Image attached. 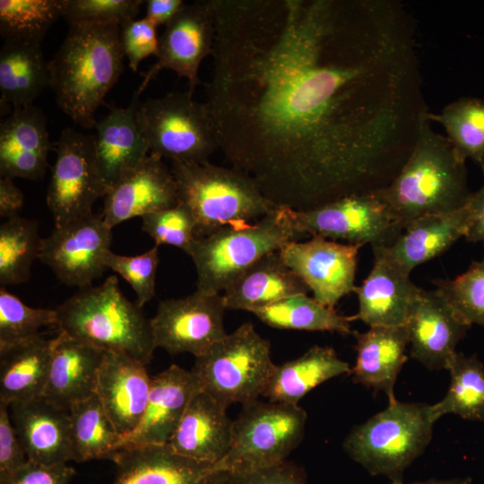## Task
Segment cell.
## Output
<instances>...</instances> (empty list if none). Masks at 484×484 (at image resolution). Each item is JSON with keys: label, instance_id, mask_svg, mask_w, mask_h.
Wrapping results in <instances>:
<instances>
[{"label": "cell", "instance_id": "cell-49", "mask_svg": "<svg viewBox=\"0 0 484 484\" xmlns=\"http://www.w3.org/2000/svg\"><path fill=\"white\" fill-rule=\"evenodd\" d=\"M468 213L467 241L484 242V185L471 193L466 203Z\"/></svg>", "mask_w": 484, "mask_h": 484}, {"label": "cell", "instance_id": "cell-19", "mask_svg": "<svg viewBox=\"0 0 484 484\" xmlns=\"http://www.w3.org/2000/svg\"><path fill=\"white\" fill-rule=\"evenodd\" d=\"M201 391L191 370L171 365L151 377L148 402L137 427L124 436V447L166 445L193 397Z\"/></svg>", "mask_w": 484, "mask_h": 484}, {"label": "cell", "instance_id": "cell-6", "mask_svg": "<svg viewBox=\"0 0 484 484\" xmlns=\"http://www.w3.org/2000/svg\"><path fill=\"white\" fill-rule=\"evenodd\" d=\"M435 422L430 405L395 400L355 426L342 447L370 474L401 480L405 469L429 445Z\"/></svg>", "mask_w": 484, "mask_h": 484}, {"label": "cell", "instance_id": "cell-47", "mask_svg": "<svg viewBox=\"0 0 484 484\" xmlns=\"http://www.w3.org/2000/svg\"><path fill=\"white\" fill-rule=\"evenodd\" d=\"M28 461L11 422L8 404L0 402V483Z\"/></svg>", "mask_w": 484, "mask_h": 484}, {"label": "cell", "instance_id": "cell-48", "mask_svg": "<svg viewBox=\"0 0 484 484\" xmlns=\"http://www.w3.org/2000/svg\"><path fill=\"white\" fill-rule=\"evenodd\" d=\"M75 471L67 463L46 465L28 461L0 484H69Z\"/></svg>", "mask_w": 484, "mask_h": 484}, {"label": "cell", "instance_id": "cell-9", "mask_svg": "<svg viewBox=\"0 0 484 484\" xmlns=\"http://www.w3.org/2000/svg\"><path fill=\"white\" fill-rule=\"evenodd\" d=\"M232 423L230 447L216 467L223 471H246L285 461L300 444L307 422L298 404L253 401Z\"/></svg>", "mask_w": 484, "mask_h": 484}, {"label": "cell", "instance_id": "cell-38", "mask_svg": "<svg viewBox=\"0 0 484 484\" xmlns=\"http://www.w3.org/2000/svg\"><path fill=\"white\" fill-rule=\"evenodd\" d=\"M428 117L442 125L462 160H473L484 168V100L461 98L439 114L428 112Z\"/></svg>", "mask_w": 484, "mask_h": 484}, {"label": "cell", "instance_id": "cell-25", "mask_svg": "<svg viewBox=\"0 0 484 484\" xmlns=\"http://www.w3.org/2000/svg\"><path fill=\"white\" fill-rule=\"evenodd\" d=\"M139 95L136 91L126 108H110L95 125V162L108 192L150 154L148 143L136 120Z\"/></svg>", "mask_w": 484, "mask_h": 484}, {"label": "cell", "instance_id": "cell-12", "mask_svg": "<svg viewBox=\"0 0 484 484\" xmlns=\"http://www.w3.org/2000/svg\"><path fill=\"white\" fill-rule=\"evenodd\" d=\"M94 140L93 134L66 128L54 144L56 160L46 201L55 227L91 214L95 201L108 193L97 170Z\"/></svg>", "mask_w": 484, "mask_h": 484}, {"label": "cell", "instance_id": "cell-16", "mask_svg": "<svg viewBox=\"0 0 484 484\" xmlns=\"http://www.w3.org/2000/svg\"><path fill=\"white\" fill-rule=\"evenodd\" d=\"M362 246L342 244L319 236L288 243L280 250L285 264L313 292L322 305L334 308L339 300L355 291L358 255Z\"/></svg>", "mask_w": 484, "mask_h": 484}, {"label": "cell", "instance_id": "cell-52", "mask_svg": "<svg viewBox=\"0 0 484 484\" xmlns=\"http://www.w3.org/2000/svg\"><path fill=\"white\" fill-rule=\"evenodd\" d=\"M470 478H455L449 480H428L426 481L415 482L412 484H471ZM392 484H403L402 480H394Z\"/></svg>", "mask_w": 484, "mask_h": 484}, {"label": "cell", "instance_id": "cell-21", "mask_svg": "<svg viewBox=\"0 0 484 484\" xmlns=\"http://www.w3.org/2000/svg\"><path fill=\"white\" fill-rule=\"evenodd\" d=\"M8 411L29 461L46 465L73 461L69 411L41 397L13 402Z\"/></svg>", "mask_w": 484, "mask_h": 484}, {"label": "cell", "instance_id": "cell-13", "mask_svg": "<svg viewBox=\"0 0 484 484\" xmlns=\"http://www.w3.org/2000/svg\"><path fill=\"white\" fill-rule=\"evenodd\" d=\"M226 307L221 293L195 290L180 298L160 301L151 325L157 348L171 355L204 354L228 333L223 317Z\"/></svg>", "mask_w": 484, "mask_h": 484}, {"label": "cell", "instance_id": "cell-35", "mask_svg": "<svg viewBox=\"0 0 484 484\" xmlns=\"http://www.w3.org/2000/svg\"><path fill=\"white\" fill-rule=\"evenodd\" d=\"M267 325L285 330L327 331L341 334L352 333V316H344L334 308L325 307L299 293L280 299L272 304L252 310Z\"/></svg>", "mask_w": 484, "mask_h": 484}, {"label": "cell", "instance_id": "cell-45", "mask_svg": "<svg viewBox=\"0 0 484 484\" xmlns=\"http://www.w3.org/2000/svg\"><path fill=\"white\" fill-rule=\"evenodd\" d=\"M120 39L130 68L136 72L139 64L150 56H158L156 26L147 18L131 20L120 26Z\"/></svg>", "mask_w": 484, "mask_h": 484}, {"label": "cell", "instance_id": "cell-26", "mask_svg": "<svg viewBox=\"0 0 484 484\" xmlns=\"http://www.w3.org/2000/svg\"><path fill=\"white\" fill-rule=\"evenodd\" d=\"M227 406L203 391L193 397L167 444L175 453L218 464L228 454L233 421Z\"/></svg>", "mask_w": 484, "mask_h": 484}, {"label": "cell", "instance_id": "cell-29", "mask_svg": "<svg viewBox=\"0 0 484 484\" xmlns=\"http://www.w3.org/2000/svg\"><path fill=\"white\" fill-rule=\"evenodd\" d=\"M352 333L357 351L356 362L350 370L352 380L376 392H384L388 402L397 400L394 385L407 359L406 326H374L365 333Z\"/></svg>", "mask_w": 484, "mask_h": 484}, {"label": "cell", "instance_id": "cell-18", "mask_svg": "<svg viewBox=\"0 0 484 484\" xmlns=\"http://www.w3.org/2000/svg\"><path fill=\"white\" fill-rule=\"evenodd\" d=\"M177 203V188L171 169L162 158L150 153L108 190L101 214L106 224L113 229L132 218H142Z\"/></svg>", "mask_w": 484, "mask_h": 484}, {"label": "cell", "instance_id": "cell-24", "mask_svg": "<svg viewBox=\"0 0 484 484\" xmlns=\"http://www.w3.org/2000/svg\"><path fill=\"white\" fill-rule=\"evenodd\" d=\"M107 351L58 332L54 337L49 374L42 398L69 411L95 394L98 375Z\"/></svg>", "mask_w": 484, "mask_h": 484}, {"label": "cell", "instance_id": "cell-14", "mask_svg": "<svg viewBox=\"0 0 484 484\" xmlns=\"http://www.w3.org/2000/svg\"><path fill=\"white\" fill-rule=\"evenodd\" d=\"M112 240V229L102 214L91 213L55 227L42 238L38 259L67 286L84 289L99 278L107 267L104 257Z\"/></svg>", "mask_w": 484, "mask_h": 484}, {"label": "cell", "instance_id": "cell-30", "mask_svg": "<svg viewBox=\"0 0 484 484\" xmlns=\"http://www.w3.org/2000/svg\"><path fill=\"white\" fill-rule=\"evenodd\" d=\"M309 291L283 262L280 251L270 253L241 273L222 293L226 309H254L295 294Z\"/></svg>", "mask_w": 484, "mask_h": 484}, {"label": "cell", "instance_id": "cell-23", "mask_svg": "<svg viewBox=\"0 0 484 484\" xmlns=\"http://www.w3.org/2000/svg\"><path fill=\"white\" fill-rule=\"evenodd\" d=\"M145 366L124 354L107 351L99 371L95 394L124 436L137 427L148 402L151 377Z\"/></svg>", "mask_w": 484, "mask_h": 484}, {"label": "cell", "instance_id": "cell-2", "mask_svg": "<svg viewBox=\"0 0 484 484\" xmlns=\"http://www.w3.org/2000/svg\"><path fill=\"white\" fill-rule=\"evenodd\" d=\"M120 26H69L48 61L49 87L58 107L84 128L97 124L96 111L123 72Z\"/></svg>", "mask_w": 484, "mask_h": 484}, {"label": "cell", "instance_id": "cell-43", "mask_svg": "<svg viewBox=\"0 0 484 484\" xmlns=\"http://www.w3.org/2000/svg\"><path fill=\"white\" fill-rule=\"evenodd\" d=\"M140 0H64L63 17L69 26L117 24L134 20Z\"/></svg>", "mask_w": 484, "mask_h": 484}, {"label": "cell", "instance_id": "cell-22", "mask_svg": "<svg viewBox=\"0 0 484 484\" xmlns=\"http://www.w3.org/2000/svg\"><path fill=\"white\" fill-rule=\"evenodd\" d=\"M466 204L455 211L428 214L407 222L399 237L389 246L373 247V254L406 274L445 252L459 238L466 236Z\"/></svg>", "mask_w": 484, "mask_h": 484}, {"label": "cell", "instance_id": "cell-37", "mask_svg": "<svg viewBox=\"0 0 484 484\" xmlns=\"http://www.w3.org/2000/svg\"><path fill=\"white\" fill-rule=\"evenodd\" d=\"M41 241L36 220L20 215L4 219L0 225L1 287L20 285L30 279Z\"/></svg>", "mask_w": 484, "mask_h": 484}, {"label": "cell", "instance_id": "cell-46", "mask_svg": "<svg viewBox=\"0 0 484 484\" xmlns=\"http://www.w3.org/2000/svg\"><path fill=\"white\" fill-rule=\"evenodd\" d=\"M219 484H307L301 467L289 462L246 471H224Z\"/></svg>", "mask_w": 484, "mask_h": 484}, {"label": "cell", "instance_id": "cell-31", "mask_svg": "<svg viewBox=\"0 0 484 484\" xmlns=\"http://www.w3.org/2000/svg\"><path fill=\"white\" fill-rule=\"evenodd\" d=\"M54 338L45 334L0 347V402L43 396L49 374Z\"/></svg>", "mask_w": 484, "mask_h": 484}, {"label": "cell", "instance_id": "cell-32", "mask_svg": "<svg viewBox=\"0 0 484 484\" xmlns=\"http://www.w3.org/2000/svg\"><path fill=\"white\" fill-rule=\"evenodd\" d=\"M350 364L333 349L314 346L300 357L276 365L262 396L271 402L298 405L317 385L350 374Z\"/></svg>", "mask_w": 484, "mask_h": 484}, {"label": "cell", "instance_id": "cell-28", "mask_svg": "<svg viewBox=\"0 0 484 484\" xmlns=\"http://www.w3.org/2000/svg\"><path fill=\"white\" fill-rule=\"evenodd\" d=\"M420 289L411 281L410 274L374 255L369 274L354 291L359 311L352 315L353 320H360L369 327L404 326Z\"/></svg>", "mask_w": 484, "mask_h": 484}, {"label": "cell", "instance_id": "cell-33", "mask_svg": "<svg viewBox=\"0 0 484 484\" xmlns=\"http://www.w3.org/2000/svg\"><path fill=\"white\" fill-rule=\"evenodd\" d=\"M49 87L48 62L40 44L4 41L0 51L1 107L32 105Z\"/></svg>", "mask_w": 484, "mask_h": 484}, {"label": "cell", "instance_id": "cell-42", "mask_svg": "<svg viewBox=\"0 0 484 484\" xmlns=\"http://www.w3.org/2000/svg\"><path fill=\"white\" fill-rule=\"evenodd\" d=\"M142 229L156 246H173L186 254L197 238L195 220L189 209L180 203L143 216Z\"/></svg>", "mask_w": 484, "mask_h": 484}, {"label": "cell", "instance_id": "cell-34", "mask_svg": "<svg viewBox=\"0 0 484 484\" xmlns=\"http://www.w3.org/2000/svg\"><path fill=\"white\" fill-rule=\"evenodd\" d=\"M73 461L109 459L123 448L121 435L96 394L69 410Z\"/></svg>", "mask_w": 484, "mask_h": 484}, {"label": "cell", "instance_id": "cell-7", "mask_svg": "<svg viewBox=\"0 0 484 484\" xmlns=\"http://www.w3.org/2000/svg\"><path fill=\"white\" fill-rule=\"evenodd\" d=\"M298 238L293 210L276 206L251 225L196 238L187 254L195 267L196 290L220 293L259 259Z\"/></svg>", "mask_w": 484, "mask_h": 484}, {"label": "cell", "instance_id": "cell-44", "mask_svg": "<svg viewBox=\"0 0 484 484\" xmlns=\"http://www.w3.org/2000/svg\"><path fill=\"white\" fill-rule=\"evenodd\" d=\"M158 246L143 254L127 256L108 250L104 264L123 277L134 290L139 307H143L155 296L156 272L159 264Z\"/></svg>", "mask_w": 484, "mask_h": 484}, {"label": "cell", "instance_id": "cell-8", "mask_svg": "<svg viewBox=\"0 0 484 484\" xmlns=\"http://www.w3.org/2000/svg\"><path fill=\"white\" fill-rule=\"evenodd\" d=\"M275 366L269 341L245 323L195 358L192 371L202 391L229 407L257 400Z\"/></svg>", "mask_w": 484, "mask_h": 484}, {"label": "cell", "instance_id": "cell-27", "mask_svg": "<svg viewBox=\"0 0 484 484\" xmlns=\"http://www.w3.org/2000/svg\"><path fill=\"white\" fill-rule=\"evenodd\" d=\"M51 149L42 111L33 105L14 108L0 126V176L42 177Z\"/></svg>", "mask_w": 484, "mask_h": 484}, {"label": "cell", "instance_id": "cell-15", "mask_svg": "<svg viewBox=\"0 0 484 484\" xmlns=\"http://www.w3.org/2000/svg\"><path fill=\"white\" fill-rule=\"evenodd\" d=\"M216 30L213 0L184 4L166 24L159 39L158 61L144 73L138 89L141 94L162 69L186 78L192 93L201 83L198 72L202 61L212 55Z\"/></svg>", "mask_w": 484, "mask_h": 484}, {"label": "cell", "instance_id": "cell-40", "mask_svg": "<svg viewBox=\"0 0 484 484\" xmlns=\"http://www.w3.org/2000/svg\"><path fill=\"white\" fill-rule=\"evenodd\" d=\"M56 309L31 307L18 297L0 289V347L43 334L42 328L57 329Z\"/></svg>", "mask_w": 484, "mask_h": 484}, {"label": "cell", "instance_id": "cell-17", "mask_svg": "<svg viewBox=\"0 0 484 484\" xmlns=\"http://www.w3.org/2000/svg\"><path fill=\"white\" fill-rule=\"evenodd\" d=\"M405 326L411 358L430 370H447L471 327L437 289H420Z\"/></svg>", "mask_w": 484, "mask_h": 484}, {"label": "cell", "instance_id": "cell-5", "mask_svg": "<svg viewBox=\"0 0 484 484\" xmlns=\"http://www.w3.org/2000/svg\"><path fill=\"white\" fill-rule=\"evenodd\" d=\"M170 169L179 203L195 220L197 238L251 225L276 207L251 177L235 168L171 162Z\"/></svg>", "mask_w": 484, "mask_h": 484}, {"label": "cell", "instance_id": "cell-36", "mask_svg": "<svg viewBox=\"0 0 484 484\" xmlns=\"http://www.w3.org/2000/svg\"><path fill=\"white\" fill-rule=\"evenodd\" d=\"M447 370L451 382L445 397L430 405L435 421L446 414L484 420V367L475 356L456 352Z\"/></svg>", "mask_w": 484, "mask_h": 484}, {"label": "cell", "instance_id": "cell-1", "mask_svg": "<svg viewBox=\"0 0 484 484\" xmlns=\"http://www.w3.org/2000/svg\"><path fill=\"white\" fill-rule=\"evenodd\" d=\"M203 103L220 149L276 206L387 186L428 111L415 27L392 0H213Z\"/></svg>", "mask_w": 484, "mask_h": 484}, {"label": "cell", "instance_id": "cell-4", "mask_svg": "<svg viewBox=\"0 0 484 484\" xmlns=\"http://www.w3.org/2000/svg\"><path fill=\"white\" fill-rule=\"evenodd\" d=\"M58 332L147 365L156 344L151 325L137 303L122 293L116 276L99 286L81 289L56 308Z\"/></svg>", "mask_w": 484, "mask_h": 484}, {"label": "cell", "instance_id": "cell-41", "mask_svg": "<svg viewBox=\"0 0 484 484\" xmlns=\"http://www.w3.org/2000/svg\"><path fill=\"white\" fill-rule=\"evenodd\" d=\"M436 286L467 324L484 326V259L472 262L453 280L437 281Z\"/></svg>", "mask_w": 484, "mask_h": 484}, {"label": "cell", "instance_id": "cell-51", "mask_svg": "<svg viewBox=\"0 0 484 484\" xmlns=\"http://www.w3.org/2000/svg\"><path fill=\"white\" fill-rule=\"evenodd\" d=\"M146 16L156 27L165 25L184 5L181 0H148Z\"/></svg>", "mask_w": 484, "mask_h": 484}, {"label": "cell", "instance_id": "cell-11", "mask_svg": "<svg viewBox=\"0 0 484 484\" xmlns=\"http://www.w3.org/2000/svg\"><path fill=\"white\" fill-rule=\"evenodd\" d=\"M293 223L298 237L370 244L372 248L391 245L403 229L376 193L348 195L307 211L293 210Z\"/></svg>", "mask_w": 484, "mask_h": 484}, {"label": "cell", "instance_id": "cell-10", "mask_svg": "<svg viewBox=\"0 0 484 484\" xmlns=\"http://www.w3.org/2000/svg\"><path fill=\"white\" fill-rule=\"evenodd\" d=\"M136 120L150 153L171 162H209L219 149L206 108L190 91L140 102Z\"/></svg>", "mask_w": 484, "mask_h": 484}, {"label": "cell", "instance_id": "cell-20", "mask_svg": "<svg viewBox=\"0 0 484 484\" xmlns=\"http://www.w3.org/2000/svg\"><path fill=\"white\" fill-rule=\"evenodd\" d=\"M111 461L117 465L113 484H219L224 472L182 456L167 444L124 447Z\"/></svg>", "mask_w": 484, "mask_h": 484}, {"label": "cell", "instance_id": "cell-3", "mask_svg": "<svg viewBox=\"0 0 484 484\" xmlns=\"http://www.w3.org/2000/svg\"><path fill=\"white\" fill-rule=\"evenodd\" d=\"M428 112L402 168L387 186L375 192L402 227L423 215L458 210L471 194L465 161L447 137L432 128Z\"/></svg>", "mask_w": 484, "mask_h": 484}, {"label": "cell", "instance_id": "cell-50", "mask_svg": "<svg viewBox=\"0 0 484 484\" xmlns=\"http://www.w3.org/2000/svg\"><path fill=\"white\" fill-rule=\"evenodd\" d=\"M23 205V194L13 179L0 176V216L7 219L19 215Z\"/></svg>", "mask_w": 484, "mask_h": 484}, {"label": "cell", "instance_id": "cell-39", "mask_svg": "<svg viewBox=\"0 0 484 484\" xmlns=\"http://www.w3.org/2000/svg\"><path fill=\"white\" fill-rule=\"evenodd\" d=\"M64 13V0H1L0 34L4 41L40 44Z\"/></svg>", "mask_w": 484, "mask_h": 484}]
</instances>
